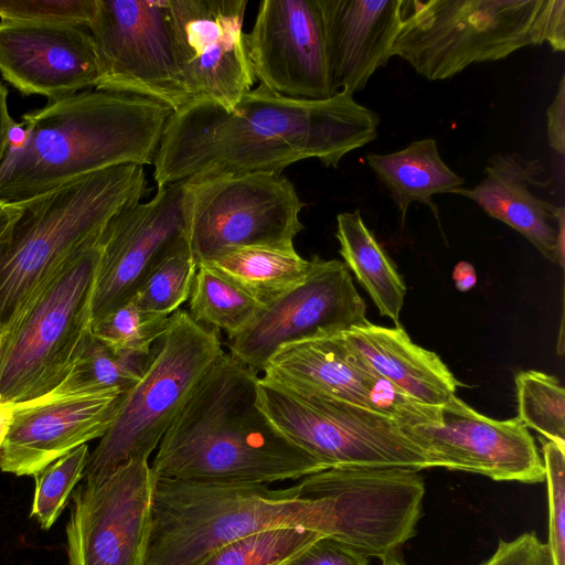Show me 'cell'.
Instances as JSON below:
<instances>
[{
    "mask_svg": "<svg viewBox=\"0 0 565 565\" xmlns=\"http://www.w3.org/2000/svg\"><path fill=\"white\" fill-rule=\"evenodd\" d=\"M380 115L338 92L298 99L262 85L225 110L192 100L169 117L153 161L157 186L241 173H281L315 158L337 168L348 153L377 137Z\"/></svg>",
    "mask_w": 565,
    "mask_h": 565,
    "instance_id": "1",
    "label": "cell"
},
{
    "mask_svg": "<svg viewBox=\"0 0 565 565\" xmlns=\"http://www.w3.org/2000/svg\"><path fill=\"white\" fill-rule=\"evenodd\" d=\"M258 377L223 351L157 447L154 478L268 484L326 470L262 411Z\"/></svg>",
    "mask_w": 565,
    "mask_h": 565,
    "instance_id": "2",
    "label": "cell"
},
{
    "mask_svg": "<svg viewBox=\"0 0 565 565\" xmlns=\"http://www.w3.org/2000/svg\"><path fill=\"white\" fill-rule=\"evenodd\" d=\"M172 109L98 89L49 100L22 115L21 137L0 162V201L25 202L122 164H153Z\"/></svg>",
    "mask_w": 565,
    "mask_h": 565,
    "instance_id": "3",
    "label": "cell"
},
{
    "mask_svg": "<svg viewBox=\"0 0 565 565\" xmlns=\"http://www.w3.org/2000/svg\"><path fill=\"white\" fill-rule=\"evenodd\" d=\"M335 536L331 503L296 486L205 483L156 478L145 565H193L216 548L270 529Z\"/></svg>",
    "mask_w": 565,
    "mask_h": 565,
    "instance_id": "4",
    "label": "cell"
},
{
    "mask_svg": "<svg viewBox=\"0 0 565 565\" xmlns=\"http://www.w3.org/2000/svg\"><path fill=\"white\" fill-rule=\"evenodd\" d=\"M142 166L122 164L76 179L23 202L0 241V328L79 252L96 243L109 220L140 202Z\"/></svg>",
    "mask_w": 565,
    "mask_h": 565,
    "instance_id": "5",
    "label": "cell"
},
{
    "mask_svg": "<svg viewBox=\"0 0 565 565\" xmlns=\"http://www.w3.org/2000/svg\"><path fill=\"white\" fill-rule=\"evenodd\" d=\"M542 44L565 50L564 0H403L391 54L440 81Z\"/></svg>",
    "mask_w": 565,
    "mask_h": 565,
    "instance_id": "6",
    "label": "cell"
},
{
    "mask_svg": "<svg viewBox=\"0 0 565 565\" xmlns=\"http://www.w3.org/2000/svg\"><path fill=\"white\" fill-rule=\"evenodd\" d=\"M99 239L70 259L1 331L0 398L10 404L52 392L92 330Z\"/></svg>",
    "mask_w": 565,
    "mask_h": 565,
    "instance_id": "7",
    "label": "cell"
},
{
    "mask_svg": "<svg viewBox=\"0 0 565 565\" xmlns=\"http://www.w3.org/2000/svg\"><path fill=\"white\" fill-rule=\"evenodd\" d=\"M223 353L218 330L178 309L151 348L141 380L122 397L116 416L89 454L83 479H100L147 460L204 374Z\"/></svg>",
    "mask_w": 565,
    "mask_h": 565,
    "instance_id": "8",
    "label": "cell"
},
{
    "mask_svg": "<svg viewBox=\"0 0 565 565\" xmlns=\"http://www.w3.org/2000/svg\"><path fill=\"white\" fill-rule=\"evenodd\" d=\"M257 403L292 443L331 468H431L426 451L383 414L258 377Z\"/></svg>",
    "mask_w": 565,
    "mask_h": 565,
    "instance_id": "9",
    "label": "cell"
},
{
    "mask_svg": "<svg viewBox=\"0 0 565 565\" xmlns=\"http://www.w3.org/2000/svg\"><path fill=\"white\" fill-rule=\"evenodd\" d=\"M185 237L201 262L250 246L294 247L305 206L281 173H241L183 181Z\"/></svg>",
    "mask_w": 565,
    "mask_h": 565,
    "instance_id": "10",
    "label": "cell"
},
{
    "mask_svg": "<svg viewBox=\"0 0 565 565\" xmlns=\"http://www.w3.org/2000/svg\"><path fill=\"white\" fill-rule=\"evenodd\" d=\"M87 29L99 65L94 89L148 98L172 111L192 102L167 0H96Z\"/></svg>",
    "mask_w": 565,
    "mask_h": 565,
    "instance_id": "11",
    "label": "cell"
},
{
    "mask_svg": "<svg viewBox=\"0 0 565 565\" xmlns=\"http://www.w3.org/2000/svg\"><path fill=\"white\" fill-rule=\"evenodd\" d=\"M310 263L301 282L263 305L249 326L230 339L228 353L256 374L287 344L369 322L365 301L347 265L318 255Z\"/></svg>",
    "mask_w": 565,
    "mask_h": 565,
    "instance_id": "12",
    "label": "cell"
},
{
    "mask_svg": "<svg viewBox=\"0 0 565 565\" xmlns=\"http://www.w3.org/2000/svg\"><path fill=\"white\" fill-rule=\"evenodd\" d=\"M154 480L147 460L83 479L65 527L68 565H145Z\"/></svg>",
    "mask_w": 565,
    "mask_h": 565,
    "instance_id": "13",
    "label": "cell"
},
{
    "mask_svg": "<svg viewBox=\"0 0 565 565\" xmlns=\"http://www.w3.org/2000/svg\"><path fill=\"white\" fill-rule=\"evenodd\" d=\"M247 0H167L174 43L192 100L231 110L255 78L243 23Z\"/></svg>",
    "mask_w": 565,
    "mask_h": 565,
    "instance_id": "14",
    "label": "cell"
},
{
    "mask_svg": "<svg viewBox=\"0 0 565 565\" xmlns=\"http://www.w3.org/2000/svg\"><path fill=\"white\" fill-rule=\"evenodd\" d=\"M434 467L480 473L495 481L545 480L534 438L516 417L484 416L454 395L440 406V424L404 426Z\"/></svg>",
    "mask_w": 565,
    "mask_h": 565,
    "instance_id": "15",
    "label": "cell"
},
{
    "mask_svg": "<svg viewBox=\"0 0 565 565\" xmlns=\"http://www.w3.org/2000/svg\"><path fill=\"white\" fill-rule=\"evenodd\" d=\"M183 181L114 215L100 237L92 323L130 301L160 257L185 235Z\"/></svg>",
    "mask_w": 565,
    "mask_h": 565,
    "instance_id": "16",
    "label": "cell"
},
{
    "mask_svg": "<svg viewBox=\"0 0 565 565\" xmlns=\"http://www.w3.org/2000/svg\"><path fill=\"white\" fill-rule=\"evenodd\" d=\"M255 81L298 99L333 96L318 0H265L244 36Z\"/></svg>",
    "mask_w": 565,
    "mask_h": 565,
    "instance_id": "17",
    "label": "cell"
},
{
    "mask_svg": "<svg viewBox=\"0 0 565 565\" xmlns=\"http://www.w3.org/2000/svg\"><path fill=\"white\" fill-rule=\"evenodd\" d=\"M124 393L111 390L85 394L50 392L15 404L0 446V471L34 476L110 427Z\"/></svg>",
    "mask_w": 565,
    "mask_h": 565,
    "instance_id": "18",
    "label": "cell"
},
{
    "mask_svg": "<svg viewBox=\"0 0 565 565\" xmlns=\"http://www.w3.org/2000/svg\"><path fill=\"white\" fill-rule=\"evenodd\" d=\"M0 74L22 95L49 100L95 88L92 34L81 25L0 21Z\"/></svg>",
    "mask_w": 565,
    "mask_h": 565,
    "instance_id": "19",
    "label": "cell"
},
{
    "mask_svg": "<svg viewBox=\"0 0 565 565\" xmlns=\"http://www.w3.org/2000/svg\"><path fill=\"white\" fill-rule=\"evenodd\" d=\"M539 159L515 152H497L486 164L484 177L472 188L452 194L476 202L486 214L523 235L545 258L564 265L565 209L546 202L533 192L548 186Z\"/></svg>",
    "mask_w": 565,
    "mask_h": 565,
    "instance_id": "20",
    "label": "cell"
},
{
    "mask_svg": "<svg viewBox=\"0 0 565 565\" xmlns=\"http://www.w3.org/2000/svg\"><path fill=\"white\" fill-rule=\"evenodd\" d=\"M332 94L365 88L392 57L403 0H318Z\"/></svg>",
    "mask_w": 565,
    "mask_h": 565,
    "instance_id": "21",
    "label": "cell"
},
{
    "mask_svg": "<svg viewBox=\"0 0 565 565\" xmlns=\"http://www.w3.org/2000/svg\"><path fill=\"white\" fill-rule=\"evenodd\" d=\"M343 333L282 347L273 355L262 377L300 393L373 411L371 392L379 375Z\"/></svg>",
    "mask_w": 565,
    "mask_h": 565,
    "instance_id": "22",
    "label": "cell"
},
{
    "mask_svg": "<svg viewBox=\"0 0 565 565\" xmlns=\"http://www.w3.org/2000/svg\"><path fill=\"white\" fill-rule=\"evenodd\" d=\"M343 335L377 375L424 404L443 406L460 386L439 355L414 343L401 326L369 321Z\"/></svg>",
    "mask_w": 565,
    "mask_h": 565,
    "instance_id": "23",
    "label": "cell"
},
{
    "mask_svg": "<svg viewBox=\"0 0 565 565\" xmlns=\"http://www.w3.org/2000/svg\"><path fill=\"white\" fill-rule=\"evenodd\" d=\"M365 159L390 192L402 223L414 202L427 205L439 222L433 196L452 193L465 184V179L441 159L434 138L412 141L407 147L391 153H367Z\"/></svg>",
    "mask_w": 565,
    "mask_h": 565,
    "instance_id": "24",
    "label": "cell"
},
{
    "mask_svg": "<svg viewBox=\"0 0 565 565\" xmlns=\"http://www.w3.org/2000/svg\"><path fill=\"white\" fill-rule=\"evenodd\" d=\"M335 237L343 263L372 298L380 315L401 326L406 285L359 210L337 215Z\"/></svg>",
    "mask_w": 565,
    "mask_h": 565,
    "instance_id": "25",
    "label": "cell"
},
{
    "mask_svg": "<svg viewBox=\"0 0 565 565\" xmlns=\"http://www.w3.org/2000/svg\"><path fill=\"white\" fill-rule=\"evenodd\" d=\"M310 264L295 247L250 246L227 250L199 265L265 305L301 282Z\"/></svg>",
    "mask_w": 565,
    "mask_h": 565,
    "instance_id": "26",
    "label": "cell"
},
{
    "mask_svg": "<svg viewBox=\"0 0 565 565\" xmlns=\"http://www.w3.org/2000/svg\"><path fill=\"white\" fill-rule=\"evenodd\" d=\"M148 354L117 351L90 330L65 379L52 391L57 394H85L116 390L126 394L143 376Z\"/></svg>",
    "mask_w": 565,
    "mask_h": 565,
    "instance_id": "27",
    "label": "cell"
},
{
    "mask_svg": "<svg viewBox=\"0 0 565 565\" xmlns=\"http://www.w3.org/2000/svg\"><path fill=\"white\" fill-rule=\"evenodd\" d=\"M189 315L206 327L235 337L255 319L263 303L206 267L199 265L190 295Z\"/></svg>",
    "mask_w": 565,
    "mask_h": 565,
    "instance_id": "28",
    "label": "cell"
},
{
    "mask_svg": "<svg viewBox=\"0 0 565 565\" xmlns=\"http://www.w3.org/2000/svg\"><path fill=\"white\" fill-rule=\"evenodd\" d=\"M196 270L184 235L154 264L131 300L146 311L170 317L190 298Z\"/></svg>",
    "mask_w": 565,
    "mask_h": 565,
    "instance_id": "29",
    "label": "cell"
},
{
    "mask_svg": "<svg viewBox=\"0 0 565 565\" xmlns=\"http://www.w3.org/2000/svg\"><path fill=\"white\" fill-rule=\"evenodd\" d=\"M321 536L297 527L265 530L225 544L193 565H282Z\"/></svg>",
    "mask_w": 565,
    "mask_h": 565,
    "instance_id": "30",
    "label": "cell"
},
{
    "mask_svg": "<svg viewBox=\"0 0 565 565\" xmlns=\"http://www.w3.org/2000/svg\"><path fill=\"white\" fill-rule=\"evenodd\" d=\"M518 418L542 438L565 446V391L558 380L539 371L515 376Z\"/></svg>",
    "mask_w": 565,
    "mask_h": 565,
    "instance_id": "31",
    "label": "cell"
},
{
    "mask_svg": "<svg viewBox=\"0 0 565 565\" xmlns=\"http://www.w3.org/2000/svg\"><path fill=\"white\" fill-rule=\"evenodd\" d=\"M89 450L87 444L62 456L33 476L34 495L30 516L49 530L65 509L75 486L83 479Z\"/></svg>",
    "mask_w": 565,
    "mask_h": 565,
    "instance_id": "32",
    "label": "cell"
},
{
    "mask_svg": "<svg viewBox=\"0 0 565 565\" xmlns=\"http://www.w3.org/2000/svg\"><path fill=\"white\" fill-rule=\"evenodd\" d=\"M169 317L140 308L134 300L92 323V333L117 351L151 352L164 333Z\"/></svg>",
    "mask_w": 565,
    "mask_h": 565,
    "instance_id": "33",
    "label": "cell"
},
{
    "mask_svg": "<svg viewBox=\"0 0 565 565\" xmlns=\"http://www.w3.org/2000/svg\"><path fill=\"white\" fill-rule=\"evenodd\" d=\"M96 0H0V21L88 26Z\"/></svg>",
    "mask_w": 565,
    "mask_h": 565,
    "instance_id": "34",
    "label": "cell"
},
{
    "mask_svg": "<svg viewBox=\"0 0 565 565\" xmlns=\"http://www.w3.org/2000/svg\"><path fill=\"white\" fill-rule=\"evenodd\" d=\"M548 499V544L556 565H565V446L541 438Z\"/></svg>",
    "mask_w": 565,
    "mask_h": 565,
    "instance_id": "35",
    "label": "cell"
},
{
    "mask_svg": "<svg viewBox=\"0 0 565 565\" xmlns=\"http://www.w3.org/2000/svg\"><path fill=\"white\" fill-rule=\"evenodd\" d=\"M480 565H556L548 543L526 532L507 542L499 541L493 555Z\"/></svg>",
    "mask_w": 565,
    "mask_h": 565,
    "instance_id": "36",
    "label": "cell"
},
{
    "mask_svg": "<svg viewBox=\"0 0 565 565\" xmlns=\"http://www.w3.org/2000/svg\"><path fill=\"white\" fill-rule=\"evenodd\" d=\"M370 557L330 536H321L282 565H371Z\"/></svg>",
    "mask_w": 565,
    "mask_h": 565,
    "instance_id": "37",
    "label": "cell"
},
{
    "mask_svg": "<svg viewBox=\"0 0 565 565\" xmlns=\"http://www.w3.org/2000/svg\"><path fill=\"white\" fill-rule=\"evenodd\" d=\"M547 138L551 149L563 158L565 152V76L562 75L557 92L546 109Z\"/></svg>",
    "mask_w": 565,
    "mask_h": 565,
    "instance_id": "38",
    "label": "cell"
},
{
    "mask_svg": "<svg viewBox=\"0 0 565 565\" xmlns=\"http://www.w3.org/2000/svg\"><path fill=\"white\" fill-rule=\"evenodd\" d=\"M15 122L11 118L8 108V89L0 83V162L8 150Z\"/></svg>",
    "mask_w": 565,
    "mask_h": 565,
    "instance_id": "39",
    "label": "cell"
},
{
    "mask_svg": "<svg viewBox=\"0 0 565 565\" xmlns=\"http://www.w3.org/2000/svg\"><path fill=\"white\" fill-rule=\"evenodd\" d=\"M23 211V202L0 201V241L4 238Z\"/></svg>",
    "mask_w": 565,
    "mask_h": 565,
    "instance_id": "40",
    "label": "cell"
},
{
    "mask_svg": "<svg viewBox=\"0 0 565 565\" xmlns=\"http://www.w3.org/2000/svg\"><path fill=\"white\" fill-rule=\"evenodd\" d=\"M452 279L459 291H468L477 284L476 270L470 263L461 260L454 267Z\"/></svg>",
    "mask_w": 565,
    "mask_h": 565,
    "instance_id": "41",
    "label": "cell"
},
{
    "mask_svg": "<svg viewBox=\"0 0 565 565\" xmlns=\"http://www.w3.org/2000/svg\"><path fill=\"white\" fill-rule=\"evenodd\" d=\"M13 407V404L6 403L0 398V446L11 424Z\"/></svg>",
    "mask_w": 565,
    "mask_h": 565,
    "instance_id": "42",
    "label": "cell"
},
{
    "mask_svg": "<svg viewBox=\"0 0 565 565\" xmlns=\"http://www.w3.org/2000/svg\"><path fill=\"white\" fill-rule=\"evenodd\" d=\"M0 341H1V328H0Z\"/></svg>",
    "mask_w": 565,
    "mask_h": 565,
    "instance_id": "43",
    "label": "cell"
}]
</instances>
